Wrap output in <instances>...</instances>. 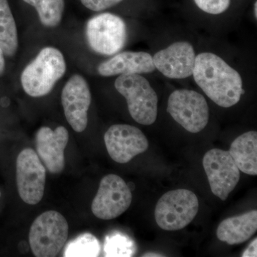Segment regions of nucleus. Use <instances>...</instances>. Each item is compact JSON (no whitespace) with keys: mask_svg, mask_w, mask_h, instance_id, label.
I'll return each mask as SVG.
<instances>
[{"mask_svg":"<svg viewBox=\"0 0 257 257\" xmlns=\"http://www.w3.org/2000/svg\"><path fill=\"white\" fill-rule=\"evenodd\" d=\"M143 256H150V257H159L162 256V255L160 254V253H146L145 254L143 255Z\"/></svg>","mask_w":257,"mask_h":257,"instance_id":"obj_26","label":"nucleus"},{"mask_svg":"<svg viewBox=\"0 0 257 257\" xmlns=\"http://www.w3.org/2000/svg\"><path fill=\"white\" fill-rule=\"evenodd\" d=\"M16 23L8 0H0V48L5 55L12 57L18 50Z\"/></svg>","mask_w":257,"mask_h":257,"instance_id":"obj_18","label":"nucleus"},{"mask_svg":"<svg viewBox=\"0 0 257 257\" xmlns=\"http://www.w3.org/2000/svg\"><path fill=\"white\" fill-rule=\"evenodd\" d=\"M86 35L93 51L99 55L111 56L122 50L127 32L122 19L111 13H102L88 21Z\"/></svg>","mask_w":257,"mask_h":257,"instance_id":"obj_6","label":"nucleus"},{"mask_svg":"<svg viewBox=\"0 0 257 257\" xmlns=\"http://www.w3.org/2000/svg\"><path fill=\"white\" fill-rule=\"evenodd\" d=\"M115 89L127 102L130 114L143 125H152L158 113V96L150 82L141 74H121L114 82Z\"/></svg>","mask_w":257,"mask_h":257,"instance_id":"obj_3","label":"nucleus"},{"mask_svg":"<svg viewBox=\"0 0 257 257\" xmlns=\"http://www.w3.org/2000/svg\"><path fill=\"white\" fill-rule=\"evenodd\" d=\"M199 200L187 189L167 192L159 199L155 208V220L161 229L178 231L188 226L197 216Z\"/></svg>","mask_w":257,"mask_h":257,"instance_id":"obj_5","label":"nucleus"},{"mask_svg":"<svg viewBox=\"0 0 257 257\" xmlns=\"http://www.w3.org/2000/svg\"><path fill=\"white\" fill-rule=\"evenodd\" d=\"M203 167L211 192L221 200L227 199L240 179V171L229 151L213 149L204 155Z\"/></svg>","mask_w":257,"mask_h":257,"instance_id":"obj_10","label":"nucleus"},{"mask_svg":"<svg viewBox=\"0 0 257 257\" xmlns=\"http://www.w3.org/2000/svg\"><path fill=\"white\" fill-rule=\"evenodd\" d=\"M100 244L92 234H84L71 241L66 247L64 256H98Z\"/></svg>","mask_w":257,"mask_h":257,"instance_id":"obj_20","label":"nucleus"},{"mask_svg":"<svg viewBox=\"0 0 257 257\" xmlns=\"http://www.w3.org/2000/svg\"><path fill=\"white\" fill-rule=\"evenodd\" d=\"M68 234V223L62 214L53 210L42 213L30 227L29 241L32 253L37 257L57 256Z\"/></svg>","mask_w":257,"mask_h":257,"instance_id":"obj_4","label":"nucleus"},{"mask_svg":"<svg viewBox=\"0 0 257 257\" xmlns=\"http://www.w3.org/2000/svg\"><path fill=\"white\" fill-rule=\"evenodd\" d=\"M104 249L106 256H131L135 252L133 243L119 234L106 238Z\"/></svg>","mask_w":257,"mask_h":257,"instance_id":"obj_21","label":"nucleus"},{"mask_svg":"<svg viewBox=\"0 0 257 257\" xmlns=\"http://www.w3.org/2000/svg\"><path fill=\"white\" fill-rule=\"evenodd\" d=\"M257 239L253 240L252 242L250 243L249 246L248 248L245 250L244 252L242 253L243 257H256L257 256Z\"/></svg>","mask_w":257,"mask_h":257,"instance_id":"obj_24","label":"nucleus"},{"mask_svg":"<svg viewBox=\"0 0 257 257\" xmlns=\"http://www.w3.org/2000/svg\"><path fill=\"white\" fill-rule=\"evenodd\" d=\"M0 197H1V192H0Z\"/></svg>","mask_w":257,"mask_h":257,"instance_id":"obj_28","label":"nucleus"},{"mask_svg":"<svg viewBox=\"0 0 257 257\" xmlns=\"http://www.w3.org/2000/svg\"><path fill=\"white\" fill-rule=\"evenodd\" d=\"M196 57L192 44L179 41L158 51L152 58L155 69L165 77L183 79L192 76Z\"/></svg>","mask_w":257,"mask_h":257,"instance_id":"obj_13","label":"nucleus"},{"mask_svg":"<svg viewBox=\"0 0 257 257\" xmlns=\"http://www.w3.org/2000/svg\"><path fill=\"white\" fill-rule=\"evenodd\" d=\"M66 72L63 55L55 47L42 49L21 75L23 89L28 95L40 97L47 95Z\"/></svg>","mask_w":257,"mask_h":257,"instance_id":"obj_2","label":"nucleus"},{"mask_svg":"<svg viewBox=\"0 0 257 257\" xmlns=\"http://www.w3.org/2000/svg\"><path fill=\"white\" fill-rule=\"evenodd\" d=\"M192 76L204 94L221 107L234 106L244 94L241 74L212 52L197 55Z\"/></svg>","mask_w":257,"mask_h":257,"instance_id":"obj_1","label":"nucleus"},{"mask_svg":"<svg viewBox=\"0 0 257 257\" xmlns=\"http://www.w3.org/2000/svg\"><path fill=\"white\" fill-rule=\"evenodd\" d=\"M16 178L18 193L23 202L30 205L38 204L45 193L46 169L32 149H25L19 154Z\"/></svg>","mask_w":257,"mask_h":257,"instance_id":"obj_9","label":"nucleus"},{"mask_svg":"<svg viewBox=\"0 0 257 257\" xmlns=\"http://www.w3.org/2000/svg\"><path fill=\"white\" fill-rule=\"evenodd\" d=\"M5 68V62L4 58V52L0 48V75L3 74Z\"/></svg>","mask_w":257,"mask_h":257,"instance_id":"obj_25","label":"nucleus"},{"mask_svg":"<svg viewBox=\"0 0 257 257\" xmlns=\"http://www.w3.org/2000/svg\"><path fill=\"white\" fill-rule=\"evenodd\" d=\"M257 230V211L228 218L220 223L216 236L229 245L239 244L249 239Z\"/></svg>","mask_w":257,"mask_h":257,"instance_id":"obj_16","label":"nucleus"},{"mask_svg":"<svg viewBox=\"0 0 257 257\" xmlns=\"http://www.w3.org/2000/svg\"><path fill=\"white\" fill-rule=\"evenodd\" d=\"M123 0H81V3L88 9L100 12L119 4Z\"/></svg>","mask_w":257,"mask_h":257,"instance_id":"obj_23","label":"nucleus"},{"mask_svg":"<svg viewBox=\"0 0 257 257\" xmlns=\"http://www.w3.org/2000/svg\"><path fill=\"white\" fill-rule=\"evenodd\" d=\"M229 154L239 171L251 176L257 175V133L247 132L231 143Z\"/></svg>","mask_w":257,"mask_h":257,"instance_id":"obj_17","label":"nucleus"},{"mask_svg":"<svg viewBox=\"0 0 257 257\" xmlns=\"http://www.w3.org/2000/svg\"><path fill=\"white\" fill-rule=\"evenodd\" d=\"M64 115L74 131L81 133L87 128L88 110L92 96L87 81L79 74L72 76L62 89Z\"/></svg>","mask_w":257,"mask_h":257,"instance_id":"obj_12","label":"nucleus"},{"mask_svg":"<svg viewBox=\"0 0 257 257\" xmlns=\"http://www.w3.org/2000/svg\"><path fill=\"white\" fill-rule=\"evenodd\" d=\"M253 14H254L255 18H257V2L255 1L254 5H253Z\"/></svg>","mask_w":257,"mask_h":257,"instance_id":"obj_27","label":"nucleus"},{"mask_svg":"<svg viewBox=\"0 0 257 257\" xmlns=\"http://www.w3.org/2000/svg\"><path fill=\"white\" fill-rule=\"evenodd\" d=\"M37 10L40 22L48 28L60 24L63 15L64 0H23Z\"/></svg>","mask_w":257,"mask_h":257,"instance_id":"obj_19","label":"nucleus"},{"mask_svg":"<svg viewBox=\"0 0 257 257\" xmlns=\"http://www.w3.org/2000/svg\"><path fill=\"white\" fill-rule=\"evenodd\" d=\"M133 201L131 190L124 179L116 175L103 177L93 199L92 211L98 219L111 220L127 210Z\"/></svg>","mask_w":257,"mask_h":257,"instance_id":"obj_8","label":"nucleus"},{"mask_svg":"<svg viewBox=\"0 0 257 257\" xmlns=\"http://www.w3.org/2000/svg\"><path fill=\"white\" fill-rule=\"evenodd\" d=\"M167 111L189 133H200L209 122L207 100L200 93L190 89L174 91L169 96Z\"/></svg>","mask_w":257,"mask_h":257,"instance_id":"obj_7","label":"nucleus"},{"mask_svg":"<svg viewBox=\"0 0 257 257\" xmlns=\"http://www.w3.org/2000/svg\"><path fill=\"white\" fill-rule=\"evenodd\" d=\"M199 9L207 14H222L229 9L231 0H194Z\"/></svg>","mask_w":257,"mask_h":257,"instance_id":"obj_22","label":"nucleus"},{"mask_svg":"<svg viewBox=\"0 0 257 257\" xmlns=\"http://www.w3.org/2000/svg\"><path fill=\"white\" fill-rule=\"evenodd\" d=\"M69 142V133L64 126L55 130L42 126L36 135L37 155L47 170L52 174H60L64 169V150Z\"/></svg>","mask_w":257,"mask_h":257,"instance_id":"obj_14","label":"nucleus"},{"mask_svg":"<svg viewBox=\"0 0 257 257\" xmlns=\"http://www.w3.org/2000/svg\"><path fill=\"white\" fill-rule=\"evenodd\" d=\"M104 143L109 156L114 162L126 164L147 151L148 140L143 132L128 124H114L104 135Z\"/></svg>","mask_w":257,"mask_h":257,"instance_id":"obj_11","label":"nucleus"},{"mask_svg":"<svg viewBox=\"0 0 257 257\" xmlns=\"http://www.w3.org/2000/svg\"><path fill=\"white\" fill-rule=\"evenodd\" d=\"M156 70L153 58L145 52H118L109 60L98 67V72L103 77H113L121 74L152 73Z\"/></svg>","mask_w":257,"mask_h":257,"instance_id":"obj_15","label":"nucleus"}]
</instances>
